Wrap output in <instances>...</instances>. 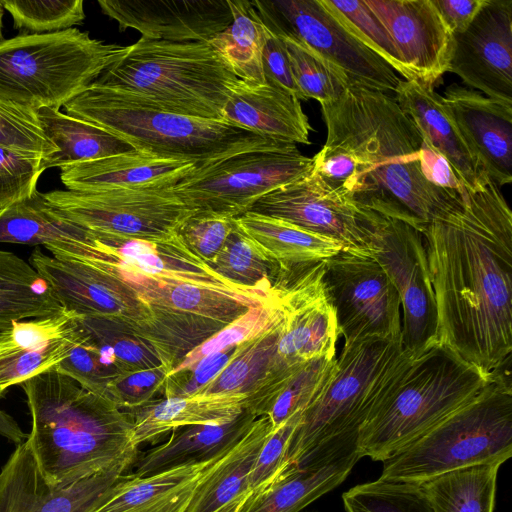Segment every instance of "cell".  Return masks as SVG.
Wrapping results in <instances>:
<instances>
[{
    "label": "cell",
    "mask_w": 512,
    "mask_h": 512,
    "mask_svg": "<svg viewBox=\"0 0 512 512\" xmlns=\"http://www.w3.org/2000/svg\"><path fill=\"white\" fill-rule=\"evenodd\" d=\"M422 234L437 343L487 376L510 367L512 212L500 187L462 186Z\"/></svg>",
    "instance_id": "obj_1"
},
{
    "label": "cell",
    "mask_w": 512,
    "mask_h": 512,
    "mask_svg": "<svg viewBox=\"0 0 512 512\" xmlns=\"http://www.w3.org/2000/svg\"><path fill=\"white\" fill-rule=\"evenodd\" d=\"M320 105L324 145L343 150L355 162L343 189L357 204L423 231L460 189L427 178L423 137L388 93L350 85Z\"/></svg>",
    "instance_id": "obj_2"
},
{
    "label": "cell",
    "mask_w": 512,
    "mask_h": 512,
    "mask_svg": "<svg viewBox=\"0 0 512 512\" xmlns=\"http://www.w3.org/2000/svg\"><path fill=\"white\" fill-rule=\"evenodd\" d=\"M31 416L26 439L47 480L66 487L137 452L132 415L55 368L22 384Z\"/></svg>",
    "instance_id": "obj_3"
},
{
    "label": "cell",
    "mask_w": 512,
    "mask_h": 512,
    "mask_svg": "<svg viewBox=\"0 0 512 512\" xmlns=\"http://www.w3.org/2000/svg\"><path fill=\"white\" fill-rule=\"evenodd\" d=\"M64 108L66 114L127 141L137 152L189 161L198 167L237 152L284 144L222 120L168 112L132 94L94 83Z\"/></svg>",
    "instance_id": "obj_4"
},
{
    "label": "cell",
    "mask_w": 512,
    "mask_h": 512,
    "mask_svg": "<svg viewBox=\"0 0 512 512\" xmlns=\"http://www.w3.org/2000/svg\"><path fill=\"white\" fill-rule=\"evenodd\" d=\"M487 376L447 346L434 343L414 355L358 431L362 457L385 461L471 402Z\"/></svg>",
    "instance_id": "obj_5"
},
{
    "label": "cell",
    "mask_w": 512,
    "mask_h": 512,
    "mask_svg": "<svg viewBox=\"0 0 512 512\" xmlns=\"http://www.w3.org/2000/svg\"><path fill=\"white\" fill-rule=\"evenodd\" d=\"M238 81L208 42L141 37L94 84L132 94L175 114L221 120Z\"/></svg>",
    "instance_id": "obj_6"
},
{
    "label": "cell",
    "mask_w": 512,
    "mask_h": 512,
    "mask_svg": "<svg viewBox=\"0 0 512 512\" xmlns=\"http://www.w3.org/2000/svg\"><path fill=\"white\" fill-rule=\"evenodd\" d=\"M129 46L77 28L0 40V101L33 112L60 109L122 58Z\"/></svg>",
    "instance_id": "obj_7"
},
{
    "label": "cell",
    "mask_w": 512,
    "mask_h": 512,
    "mask_svg": "<svg viewBox=\"0 0 512 512\" xmlns=\"http://www.w3.org/2000/svg\"><path fill=\"white\" fill-rule=\"evenodd\" d=\"M413 357L402 340L372 337L344 345L326 382L302 413L284 468L330 440L358 433Z\"/></svg>",
    "instance_id": "obj_8"
},
{
    "label": "cell",
    "mask_w": 512,
    "mask_h": 512,
    "mask_svg": "<svg viewBox=\"0 0 512 512\" xmlns=\"http://www.w3.org/2000/svg\"><path fill=\"white\" fill-rule=\"evenodd\" d=\"M511 456L512 385L506 368L471 402L383 461L379 478L421 483L460 468L503 464Z\"/></svg>",
    "instance_id": "obj_9"
},
{
    "label": "cell",
    "mask_w": 512,
    "mask_h": 512,
    "mask_svg": "<svg viewBox=\"0 0 512 512\" xmlns=\"http://www.w3.org/2000/svg\"><path fill=\"white\" fill-rule=\"evenodd\" d=\"M313 165L296 144L284 143L194 167L172 189L195 216L233 219L266 193L310 174Z\"/></svg>",
    "instance_id": "obj_10"
},
{
    "label": "cell",
    "mask_w": 512,
    "mask_h": 512,
    "mask_svg": "<svg viewBox=\"0 0 512 512\" xmlns=\"http://www.w3.org/2000/svg\"><path fill=\"white\" fill-rule=\"evenodd\" d=\"M173 186L44 193L56 213L96 235L167 243L194 215Z\"/></svg>",
    "instance_id": "obj_11"
},
{
    "label": "cell",
    "mask_w": 512,
    "mask_h": 512,
    "mask_svg": "<svg viewBox=\"0 0 512 512\" xmlns=\"http://www.w3.org/2000/svg\"><path fill=\"white\" fill-rule=\"evenodd\" d=\"M323 267L324 261L314 264L277 292L284 317L273 362L249 395V401L257 408H268L285 384L310 360L336 357L340 331L324 292Z\"/></svg>",
    "instance_id": "obj_12"
},
{
    "label": "cell",
    "mask_w": 512,
    "mask_h": 512,
    "mask_svg": "<svg viewBox=\"0 0 512 512\" xmlns=\"http://www.w3.org/2000/svg\"><path fill=\"white\" fill-rule=\"evenodd\" d=\"M263 24L323 59L350 85L395 92L397 73L354 38L320 0L251 1Z\"/></svg>",
    "instance_id": "obj_13"
},
{
    "label": "cell",
    "mask_w": 512,
    "mask_h": 512,
    "mask_svg": "<svg viewBox=\"0 0 512 512\" xmlns=\"http://www.w3.org/2000/svg\"><path fill=\"white\" fill-rule=\"evenodd\" d=\"M322 283L344 345L402 340L400 296L372 251L343 248L324 261Z\"/></svg>",
    "instance_id": "obj_14"
},
{
    "label": "cell",
    "mask_w": 512,
    "mask_h": 512,
    "mask_svg": "<svg viewBox=\"0 0 512 512\" xmlns=\"http://www.w3.org/2000/svg\"><path fill=\"white\" fill-rule=\"evenodd\" d=\"M371 244L400 296L403 346L419 354L437 343V310L422 231L381 215Z\"/></svg>",
    "instance_id": "obj_15"
},
{
    "label": "cell",
    "mask_w": 512,
    "mask_h": 512,
    "mask_svg": "<svg viewBox=\"0 0 512 512\" xmlns=\"http://www.w3.org/2000/svg\"><path fill=\"white\" fill-rule=\"evenodd\" d=\"M248 212L287 221L334 239L344 248L370 251L373 230L381 216L313 171L261 196Z\"/></svg>",
    "instance_id": "obj_16"
},
{
    "label": "cell",
    "mask_w": 512,
    "mask_h": 512,
    "mask_svg": "<svg viewBox=\"0 0 512 512\" xmlns=\"http://www.w3.org/2000/svg\"><path fill=\"white\" fill-rule=\"evenodd\" d=\"M29 263L64 310L112 320L147 339L154 325L151 309L111 274L85 262L49 256L39 248L32 252Z\"/></svg>",
    "instance_id": "obj_17"
},
{
    "label": "cell",
    "mask_w": 512,
    "mask_h": 512,
    "mask_svg": "<svg viewBox=\"0 0 512 512\" xmlns=\"http://www.w3.org/2000/svg\"><path fill=\"white\" fill-rule=\"evenodd\" d=\"M138 452L60 488L50 485L44 478L25 440L16 445L0 470V512H90L132 466Z\"/></svg>",
    "instance_id": "obj_18"
},
{
    "label": "cell",
    "mask_w": 512,
    "mask_h": 512,
    "mask_svg": "<svg viewBox=\"0 0 512 512\" xmlns=\"http://www.w3.org/2000/svg\"><path fill=\"white\" fill-rule=\"evenodd\" d=\"M452 41L447 72L487 97L512 103V0H485Z\"/></svg>",
    "instance_id": "obj_19"
},
{
    "label": "cell",
    "mask_w": 512,
    "mask_h": 512,
    "mask_svg": "<svg viewBox=\"0 0 512 512\" xmlns=\"http://www.w3.org/2000/svg\"><path fill=\"white\" fill-rule=\"evenodd\" d=\"M358 433L313 449L266 485L249 491L236 512H299L339 486L361 458Z\"/></svg>",
    "instance_id": "obj_20"
},
{
    "label": "cell",
    "mask_w": 512,
    "mask_h": 512,
    "mask_svg": "<svg viewBox=\"0 0 512 512\" xmlns=\"http://www.w3.org/2000/svg\"><path fill=\"white\" fill-rule=\"evenodd\" d=\"M120 31L169 42H209L232 23L227 0H99Z\"/></svg>",
    "instance_id": "obj_21"
},
{
    "label": "cell",
    "mask_w": 512,
    "mask_h": 512,
    "mask_svg": "<svg viewBox=\"0 0 512 512\" xmlns=\"http://www.w3.org/2000/svg\"><path fill=\"white\" fill-rule=\"evenodd\" d=\"M381 20L410 80L434 86L447 72L453 34L432 0H365Z\"/></svg>",
    "instance_id": "obj_22"
},
{
    "label": "cell",
    "mask_w": 512,
    "mask_h": 512,
    "mask_svg": "<svg viewBox=\"0 0 512 512\" xmlns=\"http://www.w3.org/2000/svg\"><path fill=\"white\" fill-rule=\"evenodd\" d=\"M444 106L463 137L499 187L512 181V103L482 95L459 84L449 85Z\"/></svg>",
    "instance_id": "obj_23"
},
{
    "label": "cell",
    "mask_w": 512,
    "mask_h": 512,
    "mask_svg": "<svg viewBox=\"0 0 512 512\" xmlns=\"http://www.w3.org/2000/svg\"><path fill=\"white\" fill-rule=\"evenodd\" d=\"M77 315L63 309L53 316L13 321L0 331V396L11 386L56 367L75 341Z\"/></svg>",
    "instance_id": "obj_24"
},
{
    "label": "cell",
    "mask_w": 512,
    "mask_h": 512,
    "mask_svg": "<svg viewBox=\"0 0 512 512\" xmlns=\"http://www.w3.org/2000/svg\"><path fill=\"white\" fill-rule=\"evenodd\" d=\"M394 93L398 105L415 123L424 142L446 160L463 187L476 190L490 180L480 157L463 137L433 86L416 80H401Z\"/></svg>",
    "instance_id": "obj_25"
},
{
    "label": "cell",
    "mask_w": 512,
    "mask_h": 512,
    "mask_svg": "<svg viewBox=\"0 0 512 512\" xmlns=\"http://www.w3.org/2000/svg\"><path fill=\"white\" fill-rule=\"evenodd\" d=\"M221 120L277 142L310 144L311 125L300 100L270 81L239 80L229 93Z\"/></svg>",
    "instance_id": "obj_26"
},
{
    "label": "cell",
    "mask_w": 512,
    "mask_h": 512,
    "mask_svg": "<svg viewBox=\"0 0 512 512\" xmlns=\"http://www.w3.org/2000/svg\"><path fill=\"white\" fill-rule=\"evenodd\" d=\"M194 167L198 166L193 162L162 159L136 151L59 169L67 190L100 191L174 186Z\"/></svg>",
    "instance_id": "obj_27"
},
{
    "label": "cell",
    "mask_w": 512,
    "mask_h": 512,
    "mask_svg": "<svg viewBox=\"0 0 512 512\" xmlns=\"http://www.w3.org/2000/svg\"><path fill=\"white\" fill-rule=\"evenodd\" d=\"M227 452L144 477L124 474L90 512H185L197 487Z\"/></svg>",
    "instance_id": "obj_28"
},
{
    "label": "cell",
    "mask_w": 512,
    "mask_h": 512,
    "mask_svg": "<svg viewBox=\"0 0 512 512\" xmlns=\"http://www.w3.org/2000/svg\"><path fill=\"white\" fill-rule=\"evenodd\" d=\"M258 417L248 409L222 424L182 427L170 438L142 452L132 464V475L144 477L171 468L210 461L231 449Z\"/></svg>",
    "instance_id": "obj_29"
},
{
    "label": "cell",
    "mask_w": 512,
    "mask_h": 512,
    "mask_svg": "<svg viewBox=\"0 0 512 512\" xmlns=\"http://www.w3.org/2000/svg\"><path fill=\"white\" fill-rule=\"evenodd\" d=\"M244 394H193L154 400L131 410L132 442L153 443L182 427L229 422L246 409Z\"/></svg>",
    "instance_id": "obj_30"
},
{
    "label": "cell",
    "mask_w": 512,
    "mask_h": 512,
    "mask_svg": "<svg viewBox=\"0 0 512 512\" xmlns=\"http://www.w3.org/2000/svg\"><path fill=\"white\" fill-rule=\"evenodd\" d=\"M234 224L277 266V276L304 265L325 261L344 248L334 239L281 219L252 212L234 218Z\"/></svg>",
    "instance_id": "obj_31"
},
{
    "label": "cell",
    "mask_w": 512,
    "mask_h": 512,
    "mask_svg": "<svg viewBox=\"0 0 512 512\" xmlns=\"http://www.w3.org/2000/svg\"><path fill=\"white\" fill-rule=\"evenodd\" d=\"M271 432L269 418L258 417L197 487L185 512H217L246 495L253 465Z\"/></svg>",
    "instance_id": "obj_32"
},
{
    "label": "cell",
    "mask_w": 512,
    "mask_h": 512,
    "mask_svg": "<svg viewBox=\"0 0 512 512\" xmlns=\"http://www.w3.org/2000/svg\"><path fill=\"white\" fill-rule=\"evenodd\" d=\"M37 117L44 133L58 149L46 161L47 169L136 152L127 141L59 109L41 108Z\"/></svg>",
    "instance_id": "obj_33"
},
{
    "label": "cell",
    "mask_w": 512,
    "mask_h": 512,
    "mask_svg": "<svg viewBox=\"0 0 512 512\" xmlns=\"http://www.w3.org/2000/svg\"><path fill=\"white\" fill-rule=\"evenodd\" d=\"M62 311L50 286L29 262L0 250V331L13 321L53 316Z\"/></svg>",
    "instance_id": "obj_34"
},
{
    "label": "cell",
    "mask_w": 512,
    "mask_h": 512,
    "mask_svg": "<svg viewBox=\"0 0 512 512\" xmlns=\"http://www.w3.org/2000/svg\"><path fill=\"white\" fill-rule=\"evenodd\" d=\"M501 465L493 462L460 468L418 484L435 512H493Z\"/></svg>",
    "instance_id": "obj_35"
},
{
    "label": "cell",
    "mask_w": 512,
    "mask_h": 512,
    "mask_svg": "<svg viewBox=\"0 0 512 512\" xmlns=\"http://www.w3.org/2000/svg\"><path fill=\"white\" fill-rule=\"evenodd\" d=\"M232 23L208 43L227 62L239 80L265 84L262 53L265 27L251 1L227 0Z\"/></svg>",
    "instance_id": "obj_36"
},
{
    "label": "cell",
    "mask_w": 512,
    "mask_h": 512,
    "mask_svg": "<svg viewBox=\"0 0 512 512\" xmlns=\"http://www.w3.org/2000/svg\"><path fill=\"white\" fill-rule=\"evenodd\" d=\"M89 232L60 217L44 193L0 211V243L47 245L84 241Z\"/></svg>",
    "instance_id": "obj_37"
},
{
    "label": "cell",
    "mask_w": 512,
    "mask_h": 512,
    "mask_svg": "<svg viewBox=\"0 0 512 512\" xmlns=\"http://www.w3.org/2000/svg\"><path fill=\"white\" fill-rule=\"evenodd\" d=\"M282 322L283 318L263 334L246 341L226 367L197 394H244L248 397L273 362Z\"/></svg>",
    "instance_id": "obj_38"
},
{
    "label": "cell",
    "mask_w": 512,
    "mask_h": 512,
    "mask_svg": "<svg viewBox=\"0 0 512 512\" xmlns=\"http://www.w3.org/2000/svg\"><path fill=\"white\" fill-rule=\"evenodd\" d=\"M209 266L220 277L237 286L274 292L277 266L235 224L221 251Z\"/></svg>",
    "instance_id": "obj_39"
},
{
    "label": "cell",
    "mask_w": 512,
    "mask_h": 512,
    "mask_svg": "<svg viewBox=\"0 0 512 512\" xmlns=\"http://www.w3.org/2000/svg\"><path fill=\"white\" fill-rule=\"evenodd\" d=\"M77 316L92 339L113 354L122 374L165 365L156 347L133 329L102 317Z\"/></svg>",
    "instance_id": "obj_40"
},
{
    "label": "cell",
    "mask_w": 512,
    "mask_h": 512,
    "mask_svg": "<svg viewBox=\"0 0 512 512\" xmlns=\"http://www.w3.org/2000/svg\"><path fill=\"white\" fill-rule=\"evenodd\" d=\"M320 1L354 38L405 80H410L390 33L365 0Z\"/></svg>",
    "instance_id": "obj_41"
},
{
    "label": "cell",
    "mask_w": 512,
    "mask_h": 512,
    "mask_svg": "<svg viewBox=\"0 0 512 512\" xmlns=\"http://www.w3.org/2000/svg\"><path fill=\"white\" fill-rule=\"evenodd\" d=\"M346 512H435L418 483L377 480L345 491Z\"/></svg>",
    "instance_id": "obj_42"
},
{
    "label": "cell",
    "mask_w": 512,
    "mask_h": 512,
    "mask_svg": "<svg viewBox=\"0 0 512 512\" xmlns=\"http://www.w3.org/2000/svg\"><path fill=\"white\" fill-rule=\"evenodd\" d=\"M283 318L280 297H275L250 308L243 315L225 326L187 353L168 374L192 368L202 358L234 344L252 340L270 329Z\"/></svg>",
    "instance_id": "obj_43"
},
{
    "label": "cell",
    "mask_w": 512,
    "mask_h": 512,
    "mask_svg": "<svg viewBox=\"0 0 512 512\" xmlns=\"http://www.w3.org/2000/svg\"><path fill=\"white\" fill-rule=\"evenodd\" d=\"M54 368L89 391L105 397H108L110 383L122 374L113 354L92 339L80 324L78 316L72 349Z\"/></svg>",
    "instance_id": "obj_44"
},
{
    "label": "cell",
    "mask_w": 512,
    "mask_h": 512,
    "mask_svg": "<svg viewBox=\"0 0 512 512\" xmlns=\"http://www.w3.org/2000/svg\"><path fill=\"white\" fill-rule=\"evenodd\" d=\"M285 45L293 79L303 100L320 104L336 100L350 84L323 59L296 40L279 36Z\"/></svg>",
    "instance_id": "obj_45"
},
{
    "label": "cell",
    "mask_w": 512,
    "mask_h": 512,
    "mask_svg": "<svg viewBox=\"0 0 512 512\" xmlns=\"http://www.w3.org/2000/svg\"><path fill=\"white\" fill-rule=\"evenodd\" d=\"M1 1L23 34L59 32L79 25L85 19L82 0Z\"/></svg>",
    "instance_id": "obj_46"
},
{
    "label": "cell",
    "mask_w": 512,
    "mask_h": 512,
    "mask_svg": "<svg viewBox=\"0 0 512 512\" xmlns=\"http://www.w3.org/2000/svg\"><path fill=\"white\" fill-rule=\"evenodd\" d=\"M335 358L323 356L310 360L285 384L266 414L272 431L308 407L326 382Z\"/></svg>",
    "instance_id": "obj_47"
},
{
    "label": "cell",
    "mask_w": 512,
    "mask_h": 512,
    "mask_svg": "<svg viewBox=\"0 0 512 512\" xmlns=\"http://www.w3.org/2000/svg\"><path fill=\"white\" fill-rule=\"evenodd\" d=\"M46 169L41 156L0 147V211L30 199Z\"/></svg>",
    "instance_id": "obj_48"
},
{
    "label": "cell",
    "mask_w": 512,
    "mask_h": 512,
    "mask_svg": "<svg viewBox=\"0 0 512 512\" xmlns=\"http://www.w3.org/2000/svg\"><path fill=\"white\" fill-rule=\"evenodd\" d=\"M0 147L35 154L46 161L58 151L44 133L37 112L1 101Z\"/></svg>",
    "instance_id": "obj_49"
},
{
    "label": "cell",
    "mask_w": 512,
    "mask_h": 512,
    "mask_svg": "<svg viewBox=\"0 0 512 512\" xmlns=\"http://www.w3.org/2000/svg\"><path fill=\"white\" fill-rule=\"evenodd\" d=\"M169 373L165 365L123 373L108 386V397L121 409L135 410L154 401L157 393H164Z\"/></svg>",
    "instance_id": "obj_50"
},
{
    "label": "cell",
    "mask_w": 512,
    "mask_h": 512,
    "mask_svg": "<svg viewBox=\"0 0 512 512\" xmlns=\"http://www.w3.org/2000/svg\"><path fill=\"white\" fill-rule=\"evenodd\" d=\"M233 226V219L193 215L178 234L186 247L209 265L221 251Z\"/></svg>",
    "instance_id": "obj_51"
},
{
    "label": "cell",
    "mask_w": 512,
    "mask_h": 512,
    "mask_svg": "<svg viewBox=\"0 0 512 512\" xmlns=\"http://www.w3.org/2000/svg\"><path fill=\"white\" fill-rule=\"evenodd\" d=\"M244 343L223 348L202 358L190 369L167 375L164 398L199 393L236 356Z\"/></svg>",
    "instance_id": "obj_52"
},
{
    "label": "cell",
    "mask_w": 512,
    "mask_h": 512,
    "mask_svg": "<svg viewBox=\"0 0 512 512\" xmlns=\"http://www.w3.org/2000/svg\"><path fill=\"white\" fill-rule=\"evenodd\" d=\"M302 413H296L269 434L253 465L250 491L266 485L282 471L291 437L301 421Z\"/></svg>",
    "instance_id": "obj_53"
},
{
    "label": "cell",
    "mask_w": 512,
    "mask_h": 512,
    "mask_svg": "<svg viewBox=\"0 0 512 512\" xmlns=\"http://www.w3.org/2000/svg\"><path fill=\"white\" fill-rule=\"evenodd\" d=\"M264 27L265 44L262 53V65L266 81H270L282 87L299 100H303L293 79L283 40L265 25Z\"/></svg>",
    "instance_id": "obj_54"
},
{
    "label": "cell",
    "mask_w": 512,
    "mask_h": 512,
    "mask_svg": "<svg viewBox=\"0 0 512 512\" xmlns=\"http://www.w3.org/2000/svg\"><path fill=\"white\" fill-rule=\"evenodd\" d=\"M452 34L464 31L485 0H432Z\"/></svg>",
    "instance_id": "obj_55"
},
{
    "label": "cell",
    "mask_w": 512,
    "mask_h": 512,
    "mask_svg": "<svg viewBox=\"0 0 512 512\" xmlns=\"http://www.w3.org/2000/svg\"><path fill=\"white\" fill-rule=\"evenodd\" d=\"M0 435L15 445L23 443L28 434L24 433L16 420L8 413L0 409Z\"/></svg>",
    "instance_id": "obj_56"
},
{
    "label": "cell",
    "mask_w": 512,
    "mask_h": 512,
    "mask_svg": "<svg viewBox=\"0 0 512 512\" xmlns=\"http://www.w3.org/2000/svg\"><path fill=\"white\" fill-rule=\"evenodd\" d=\"M247 495V494H246ZM246 495H243L233 501H231L230 503H228L227 505H225L224 507H222L220 510H218L217 512H236L237 511V508L239 507L240 503L242 502V500L244 499V497Z\"/></svg>",
    "instance_id": "obj_57"
},
{
    "label": "cell",
    "mask_w": 512,
    "mask_h": 512,
    "mask_svg": "<svg viewBox=\"0 0 512 512\" xmlns=\"http://www.w3.org/2000/svg\"><path fill=\"white\" fill-rule=\"evenodd\" d=\"M3 15H4V7H3V5L1 4V1H0V40L4 39L3 38V33H2V29H3Z\"/></svg>",
    "instance_id": "obj_58"
}]
</instances>
